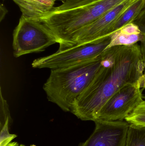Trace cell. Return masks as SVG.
<instances>
[{"label": "cell", "mask_w": 145, "mask_h": 146, "mask_svg": "<svg viewBox=\"0 0 145 146\" xmlns=\"http://www.w3.org/2000/svg\"><path fill=\"white\" fill-rule=\"evenodd\" d=\"M108 50L104 66L72 107L71 112L82 121H96L112 95L127 84L138 81L144 73V63L138 43Z\"/></svg>", "instance_id": "obj_1"}, {"label": "cell", "mask_w": 145, "mask_h": 146, "mask_svg": "<svg viewBox=\"0 0 145 146\" xmlns=\"http://www.w3.org/2000/svg\"><path fill=\"white\" fill-rule=\"evenodd\" d=\"M108 49L98 58L76 66L52 69L43 85L49 101L71 112L77 99L87 89L104 65Z\"/></svg>", "instance_id": "obj_2"}, {"label": "cell", "mask_w": 145, "mask_h": 146, "mask_svg": "<svg viewBox=\"0 0 145 146\" xmlns=\"http://www.w3.org/2000/svg\"><path fill=\"white\" fill-rule=\"evenodd\" d=\"M129 0H100L92 4L64 11H51L35 20L46 26L58 39L59 49L66 48L73 36L102 15Z\"/></svg>", "instance_id": "obj_3"}, {"label": "cell", "mask_w": 145, "mask_h": 146, "mask_svg": "<svg viewBox=\"0 0 145 146\" xmlns=\"http://www.w3.org/2000/svg\"><path fill=\"white\" fill-rule=\"evenodd\" d=\"M58 41L43 24L21 15L13 33V55L16 58L44 51Z\"/></svg>", "instance_id": "obj_4"}, {"label": "cell", "mask_w": 145, "mask_h": 146, "mask_svg": "<svg viewBox=\"0 0 145 146\" xmlns=\"http://www.w3.org/2000/svg\"><path fill=\"white\" fill-rule=\"evenodd\" d=\"M110 36L92 43L74 45L59 49L50 55L35 59L31 66L35 68L59 69L76 66L94 60L106 50L110 42Z\"/></svg>", "instance_id": "obj_5"}, {"label": "cell", "mask_w": 145, "mask_h": 146, "mask_svg": "<svg viewBox=\"0 0 145 146\" xmlns=\"http://www.w3.org/2000/svg\"><path fill=\"white\" fill-rule=\"evenodd\" d=\"M143 99L139 80L134 83L127 84L106 103L97 120L123 121L144 101Z\"/></svg>", "instance_id": "obj_6"}, {"label": "cell", "mask_w": 145, "mask_h": 146, "mask_svg": "<svg viewBox=\"0 0 145 146\" xmlns=\"http://www.w3.org/2000/svg\"><path fill=\"white\" fill-rule=\"evenodd\" d=\"M133 1L129 0L121 3L81 29L73 36L66 48L74 45L96 42L110 36L112 29L117 20Z\"/></svg>", "instance_id": "obj_7"}, {"label": "cell", "mask_w": 145, "mask_h": 146, "mask_svg": "<svg viewBox=\"0 0 145 146\" xmlns=\"http://www.w3.org/2000/svg\"><path fill=\"white\" fill-rule=\"evenodd\" d=\"M95 128L89 138L78 146H125L130 123L123 121H94Z\"/></svg>", "instance_id": "obj_8"}, {"label": "cell", "mask_w": 145, "mask_h": 146, "mask_svg": "<svg viewBox=\"0 0 145 146\" xmlns=\"http://www.w3.org/2000/svg\"><path fill=\"white\" fill-rule=\"evenodd\" d=\"M27 19H36L51 12L56 0H12Z\"/></svg>", "instance_id": "obj_9"}, {"label": "cell", "mask_w": 145, "mask_h": 146, "mask_svg": "<svg viewBox=\"0 0 145 146\" xmlns=\"http://www.w3.org/2000/svg\"><path fill=\"white\" fill-rule=\"evenodd\" d=\"M110 36V42L106 50L115 46L133 45L141 42L143 38L139 27L134 23L124 26Z\"/></svg>", "instance_id": "obj_10"}, {"label": "cell", "mask_w": 145, "mask_h": 146, "mask_svg": "<svg viewBox=\"0 0 145 146\" xmlns=\"http://www.w3.org/2000/svg\"><path fill=\"white\" fill-rule=\"evenodd\" d=\"M145 8V0H133L130 6L118 18L112 27L111 35L124 26L133 23Z\"/></svg>", "instance_id": "obj_11"}, {"label": "cell", "mask_w": 145, "mask_h": 146, "mask_svg": "<svg viewBox=\"0 0 145 146\" xmlns=\"http://www.w3.org/2000/svg\"><path fill=\"white\" fill-rule=\"evenodd\" d=\"M125 146H145V127L130 124Z\"/></svg>", "instance_id": "obj_12"}, {"label": "cell", "mask_w": 145, "mask_h": 146, "mask_svg": "<svg viewBox=\"0 0 145 146\" xmlns=\"http://www.w3.org/2000/svg\"><path fill=\"white\" fill-rule=\"evenodd\" d=\"M125 120L130 124L145 127V100L137 106Z\"/></svg>", "instance_id": "obj_13"}, {"label": "cell", "mask_w": 145, "mask_h": 146, "mask_svg": "<svg viewBox=\"0 0 145 146\" xmlns=\"http://www.w3.org/2000/svg\"><path fill=\"white\" fill-rule=\"evenodd\" d=\"M100 0H66L62 4L56 7L57 11L69 10L79 7L87 6Z\"/></svg>", "instance_id": "obj_14"}, {"label": "cell", "mask_w": 145, "mask_h": 146, "mask_svg": "<svg viewBox=\"0 0 145 146\" xmlns=\"http://www.w3.org/2000/svg\"><path fill=\"white\" fill-rule=\"evenodd\" d=\"M0 128H1L7 121L12 123V119L10 115L9 105L7 100L2 95L1 88L0 89Z\"/></svg>", "instance_id": "obj_15"}, {"label": "cell", "mask_w": 145, "mask_h": 146, "mask_svg": "<svg viewBox=\"0 0 145 146\" xmlns=\"http://www.w3.org/2000/svg\"><path fill=\"white\" fill-rule=\"evenodd\" d=\"M133 23L138 25L143 35V38L140 42V46L144 63L145 73V8L140 13Z\"/></svg>", "instance_id": "obj_16"}, {"label": "cell", "mask_w": 145, "mask_h": 146, "mask_svg": "<svg viewBox=\"0 0 145 146\" xmlns=\"http://www.w3.org/2000/svg\"><path fill=\"white\" fill-rule=\"evenodd\" d=\"M7 9L5 7V6L3 4H1V21L4 19V17H5V15L7 14Z\"/></svg>", "instance_id": "obj_17"}, {"label": "cell", "mask_w": 145, "mask_h": 146, "mask_svg": "<svg viewBox=\"0 0 145 146\" xmlns=\"http://www.w3.org/2000/svg\"><path fill=\"white\" fill-rule=\"evenodd\" d=\"M140 83V88L142 90L145 88V73H144L143 75L141 76L139 80Z\"/></svg>", "instance_id": "obj_18"}, {"label": "cell", "mask_w": 145, "mask_h": 146, "mask_svg": "<svg viewBox=\"0 0 145 146\" xmlns=\"http://www.w3.org/2000/svg\"><path fill=\"white\" fill-rule=\"evenodd\" d=\"M5 146H19V145L17 142H11Z\"/></svg>", "instance_id": "obj_19"}, {"label": "cell", "mask_w": 145, "mask_h": 146, "mask_svg": "<svg viewBox=\"0 0 145 146\" xmlns=\"http://www.w3.org/2000/svg\"><path fill=\"white\" fill-rule=\"evenodd\" d=\"M56 1H60L62 2V3H64L66 0H56Z\"/></svg>", "instance_id": "obj_20"}, {"label": "cell", "mask_w": 145, "mask_h": 146, "mask_svg": "<svg viewBox=\"0 0 145 146\" xmlns=\"http://www.w3.org/2000/svg\"><path fill=\"white\" fill-rule=\"evenodd\" d=\"M19 146H26L25 145H23V144H21V145H20Z\"/></svg>", "instance_id": "obj_21"}, {"label": "cell", "mask_w": 145, "mask_h": 146, "mask_svg": "<svg viewBox=\"0 0 145 146\" xmlns=\"http://www.w3.org/2000/svg\"><path fill=\"white\" fill-rule=\"evenodd\" d=\"M144 99H145V97H144Z\"/></svg>", "instance_id": "obj_22"}]
</instances>
